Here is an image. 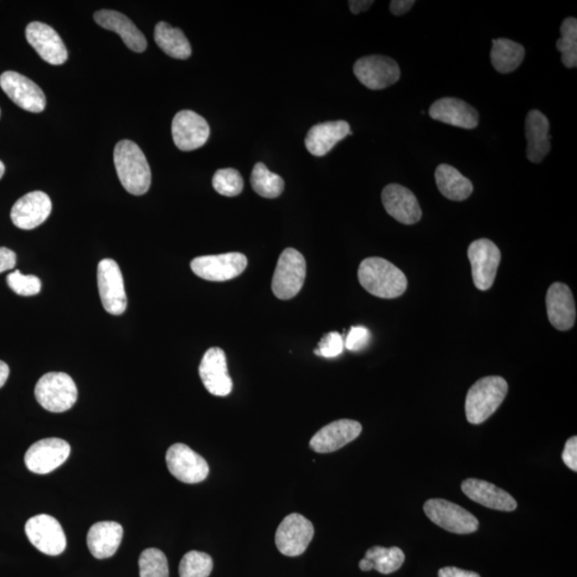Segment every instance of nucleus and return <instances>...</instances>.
<instances>
[{"label":"nucleus","mask_w":577,"mask_h":577,"mask_svg":"<svg viewBox=\"0 0 577 577\" xmlns=\"http://www.w3.org/2000/svg\"><path fill=\"white\" fill-rule=\"evenodd\" d=\"M95 21L101 27L119 35L126 46L133 52L146 51L147 40L141 31L129 18L118 11L100 10L95 14Z\"/></svg>","instance_id":"obj_26"},{"label":"nucleus","mask_w":577,"mask_h":577,"mask_svg":"<svg viewBox=\"0 0 577 577\" xmlns=\"http://www.w3.org/2000/svg\"><path fill=\"white\" fill-rule=\"evenodd\" d=\"M426 516L443 530L468 535L479 529V520L464 508L445 500H430L424 506Z\"/></svg>","instance_id":"obj_6"},{"label":"nucleus","mask_w":577,"mask_h":577,"mask_svg":"<svg viewBox=\"0 0 577 577\" xmlns=\"http://www.w3.org/2000/svg\"><path fill=\"white\" fill-rule=\"evenodd\" d=\"M561 39L556 42L558 51L562 53V61L568 69L577 66V20L568 17L562 24Z\"/></svg>","instance_id":"obj_34"},{"label":"nucleus","mask_w":577,"mask_h":577,"mask_svg":"<svg viewBox=\"0 0 577 577\" xmlns=\"http://www.w3.org/2000/svg\"><path fill=\"white\" fill-rule=\"evenodd\" d=\"M438 577H480L473 571H465L456 567H446L438 571Z\"/></svg>","instance_id":"obj_43"},{"label":"nucleus","mask_w":577,"mask_h":577,"mask_svg":"<svg viewBox=\"0 0 577 577\" xmlns=\"http://www.w3.org/2000/svg\"><path fill=\"white\" fill-rule=\"evenodd\" d=\"M347 135H352V132L350 124L346 121L319 123L309 129L305 139V146L314 157H325Z\"/></svg>","instance_id":"obj_27"},{"label":"nucleus","mask_w":577,"mask_h":577,"mask_svg":"<svg viewBox=\"0 0 577 577\" xmlns=\"http://www.w3.org/2000/svg\"><path fill=\"white\" fill-rule=\"evenodd\" d=\"M562 461L573 471H577V438L568 439L562 452Z\"/></svg>","instance_id":"obj_41"},{"label":"nucleus","mask_w":577,"mask_h":577,"mask_svg":"<svg viewBox=\"0 0 577 577\" xmlns=\"http://www.w3.org/2000/svg\"><path fill=\"white\" fill-rule=\"evenodd\" d=\"M167 468L178 480L195 485L207 479L209 465L197 452L185 444H173L166 454Z\"/></svg>","instance_id":"obj_13"},{"label":"nucleus","mask_w":577,"mask_h":577,"mask_svg":"<svg viewBox=\"0 0 577 577\" xmlns=\"http://www.w3.org/2000/svg\"><path fill=\"white\" fill-rule=\"evenodd\" d=\"M251 183L252 190L259 196L270 198V200L281 196L284 189L283 179L271 172L263 163L254 165Z\"/></svg>","instance_id":"obj_32"},{"label":"nucleus","mask_w":577,"mask_h":577,"mask_svg":"<svg viewBox=\"0 0 577 577\" xmlns=\"http://www.w3.org/2000/svg\"><path fill=\"white\" fill-rule=\"evenodd\" d=\"M371 335L367 328L363 326L352 327L347 334L345 345L347 350L358 352L365 349L368 345Z\"/></svg>","instance_id":"obj_40"},{"label":"nucleus","mask_w":577,"mask_h":577,"mask_svg":"<svg viewBox=\"0 0 577 577\" xmlns=\"http://www.w3.org/2000/svg\"><path fill=\"white\" fill-rule=\"evenodd\" d=\"M122 537V526L107 520L91 527L87 536V544L93 556L98 560H105L116 554L120 547Z\"/></svg>","instance_id":"obj_28"},{"label":"nucleus","mask_w":577,"mask_h":577,"mask_svg":"<svg viewBox=\"0 0 577 577\" xmlns=\"http://www.w3.org/2000/svg\"><path fill=\"white\" fill-rule=\"evenodd\" d=\"M200 376L211 395L226 397L232 393L233 383L229 376L225 352L221 347H211L203 355Z\"/></svg>","instance_id":"obj_17"},{"label":"nucleus","mask_w":577,"mask_h":577,"mask_svg":"<svg viewBox=\"0 0 577 577\" xmlns=\"http://www.w3.org/2000/svg\"><path fill=\"white\" fill-rule=\"evenodd\" d=\"M374 4L375 2H372V0H352V2H349L350 10L353 15H359L364 11H367Z\"/></svg>","instance_id":"obj_45"},{"label":"nucleus","mask_w":577,"mask_h":577,"mask_svg":"<svg viewBox=\"0 0 577 577\" xmlns=\"http://www.w3.org/2000/svg\"><path fill=\"white\" fill-rule=\"evenodd\" d=\"M355 77L371 90H382L398 82L401 71L393 58L382 55L366 56L353 67Z\"/></svg>","instance_id":"obj_9"},{"label":"nucleus","mask_w":577,"mask_h":577,"mask_svg":"<svg viewBox=\"0 0 577 577\" xmlns=\"http://www.w3.org/2000/svg\"><path fill=\"white\" fill-rule=\"evenodd\" d=\"M154 40L162 51L176 59H188L191 55V46L183 31L170 26L169 23L160 22L154 30Z\"/></svg>","instance_id":"obj_30"},{"label":"nucleus","mask_w":577,"mask_h":577,"mask_svg":"<svg viewBox=\"0 0 577 577\" xmlns=\"http://www.w3.org/2000/svg\"><path fill=\"white\" fill-rule=\"evenodd\" d=\"M550 122L541 111L532 109L526 117L527 158L531 163H541L551 151Z\"/></svg>","instance_id":"obj_25"},{"label":"nucleus","mask_w":577,"mask_h":577,"mask_svg":"<svg viewBox=\"0 0 577 577\" xmlns=\"http://www.w3.org/2000/svg\"><path fill=\"white\" fill-rule=\"evenodd\" d=\"M382 202L386 212L403 225H414L423 216L417 198L400 184H389L382 191Z\"/></svg>","instance_id":"obj_21"},{"label":"nucleus","mask_w":577,"mask_h":577,"mask_svg":"<svg viewBox=\"0 0 577 577\" xmlns=\"http://www.w3.org/2000/svg\"><path fill=\"white\" fill-rule=\"evenodd\" d=\"M213 560L202 551H191L180 562V577H209L212 573Z\"/></svg>","instance_id":"obj_35"},{"label":"nucleus","mask_w":577,"mask_h":577,"mask_svg":"<svg viewBox=\"0 0 577 577\" xmlns=\"http://www.w3.org/2000/svg\"><path fill=\"white\" fill-rule=\"evenodd\" d=\"M35 395L39 405L48 412L69 411L77 400V387L73 378L64 372H49L36 385Z\"/></svg>","instance_id":"obj_4"},{"label":"nucleus","mask_w":577,"mask_h":577,"mask_svg":"<svg viewBox=\"0 0 577 577\" xmlns=\"http://www.w3.org/2000/svg\"><path fill=\"white\" fill-rule=\"evenodd\" d=\"M25 532L31 544L41 553L57 556L67 548V538L57 520L47 514H39L27 520Z\"/></svg>","instance_id":"obj_12"},{"label":"nucleus","mask_w":577,"mask_h":577,"mask_svg":"<svg viewBox=\"0 0 577 577\" xmlns=\"http://www.w3.org/2000/svg\"><path fill=\"white\" fill-rule=\"evenodd\" d=\"M71 454L69 443L60 438H45L30 446L25 464L35 474L46 475L61 467Z\"/></svg>","instance_id":"obj_15"},{"label":"nucleus","mask_w":577,"mask_h":577,"mask_svg":"<svg viewBox=\"0 0 577 577\" xmlns=\"http://www.w3.org/2000/svg\"><path fill=\"white\" fill-rule=\"evenodd\" d=\"M52 212V201L46 192H28L18 200L11 210L12 222L23 231L42 225Z\"/></svg>","instance_id":"obj_18"},{"label":"nucleus","mask_w":577,"mask_h":577,"mask_svg":"<svg viewBox=\"0 0 577 577\" xmlns=\"http://www.w3.org/2000/svg\"><path fill=\"white\" fill-rule=\"evenodd\" d=\"M172 139L181 151H192L206 145L210 127L203 117L192 110H181L173 118Z\"/></svg>","instance_id":"obj_16"},{"label":"nucleus","mask_w":577,"mask_h":577,"mask_svg":"<svg viewBox=\"0 0 577 577\" xmlns=\"http://www.w3.org/2000/svg\"><path fill=\"white\" fill-rule=\"evenodd\" d=\"M345 341L337 332L327 334L322 338L314 353L326 358L337 357L344 352Z\"/></svg>","instance_id":"obj_39"},{"label":"nucleus","mask_w":577,"mask_h":577,"mask_svg":"<svg viewBox=\"0 0 577 577\" xmlns=\"http://www.w3.org/2000/svg\"><path fill=\"white\" fill-rule=\"evenodd\" d=\"M525 49L519 43L509 39H494L491 61L494 69L502 74L516 71L522 65Z\"/></svg>","instance_id":"obj_31"},{"label":"nucleus","mask_w":577,"mask_h":577,"mask_svg":"<svg viewBox=\"0 0 577 577\" xmlns=\"http://www.w3.org/2000/svg\"><path fill=\"white\" fill-rule=\"evenodd\" d=\"M5 165H4V163L2 162V160H0V179H2V178H3L4 173H5Z\"/></svg>","instance_id":"obj_48"},{"label":"nucleus","mask_w":577,"mask_h":577,"mask_svg":"<svg viewBox=\"0 0 577 577\" xmlns=\"http://www.w3.org/2000/svg\"><path fill=\"white\" fill-rule=\"evenodd\" d=\"M429 115L434 120L462 129H475L479 114L469 104L456 98H443L431 105Z\"/></svg>","instance_id":"obj_24"},{"label":"nucleus","mask_w":577,"mask_h":577,"mask_svg":"<svg viewBox=\"0 0 577 577\" xmlns=\"http://www.w3.org/2000/svg\"><path fill=\"white\" fill-rule=\"evenodd\" d=\"M545 301L551 325L561 332L571 330L575 325L576 307L568 285L562 283L551 284Z\"/></svg>","instance_id":"obj_22"},{"label":"nucleus","mask_w":577,"mask_h":577,"mask_svg":"<svg viewBox=\"0 0 577 577\" xmlns=\"http://www.w3.org/2000/svg\"><path fill=\"white\" fill-rule=\"evenodd\" d=\"M140 577H170L169 562L162 551L147 549L139 557Z\"/></svg>","instance_id":"obj_36"},{"label":"nucleus","mask_w":577,"mask_h":577,"mask_svg":"<svg viewBox=\"0 0 577 577\" xmlns=\"http://www.w3.org/2000/svg\"><path fill=\"white\" fill-rule=\"evenodd\" d=\"M98 287L102 305L110 314L120 315L128 300L119 265L113 259H103L98 265Z\"/></svg>","instance_id":"obj_7"},{"label":"nucleus","mask_w":577,"mask_h":577,"mask_svg":"<svg viewBox=\"0 0 577 577\" xmlns=\"http://www.w3.org/2000/svg\"><path fill=\"white\" fill-rule=\"evenodd\" d=\"M0 87L10 100L30 113H42L46 107V98L40 87L22 74L7 71L0 76Z\"/></svg>","instance_id":"obj_14"},{"label":"nucleus","mask_w":577,"mask_h":577,"mask_svg":"<svg viewBox=\"0 0 577 577\" xmlns=\"http://www.w3.org/2000/svg\"><path fill=\"white\" fill-rule=\"evenodd\" d=\"M247 258L241 252H227L202 256L192 260L191 271L209 282H227L238 277L247 268Z\"/></svg>","instance_id":"obj_8"},{"label":"nucleus","mask_w":577,"mask_h":577,"mask_svg":"<svg viewBox=\"0 0 577 577\" xmlns=\"http://www.w3.org/2000/svg\"><path fill=\"white\" fill-rule=\"evenodd\" d=\"M314 536V525L309 520L299 513L289 514L278 526L276 547L284 556H300L305 553Z\"/></svg>","instance_id":"obj_10"},{"label":"nucleus","mask_w":577,"mask_h":577,"mask_svg":"<svg viewBox=\"0 0 577 577\" xmlns=\"http://www.w3.org/2000/svg\"><path fill=\"white\" fill-rule=\"evenodd\" d=\"M414 5V0H393L389 8L394 15L400 16L411 10Z\"/></svg>","instance_id":"obj_44"},{"label":"nucleus","mask_w":577,"mask_h":577,"mask_svg":"<svg viewBox=\"0 0 577 577\" xmlns=\"http://www.w3.org/2000/svg\"><path fill=\"white\" fill-rule=\"evenodd\" d=\"M26 39L47 64L60 66L67 61V51L65 43L49 25L41 22L30 23L26 28Z\"/></svg>","instance_id":"obj_19"},{"label":"nucleus","mask_w":577,"mask_h":577,"mask_svg":"<svg viewBox=\"0 0 577 577\" xmlns=\"http://www.w3.org/2000/svg\"><path fill=\"white\" fill-rule=\"evenodd\" d=\"M359 569L365 571V572H367V571L374 570V563H372L371 561L366 560V558H364V560L359 562Z\"/></svg>","instance_id":"obj_47"},{"label":"nucleus","mask_w":577,"mask_h":577,"mask_svg":"<svg viewBox=\"0 0 577 577\" xmlns=\"http://www.w3.org/2000/svg\"><path fill=\"white\" fill-rule=\"evenodd\" d=\"M362 287L380 299H397L406 293L407 278L400 269L383 258L365 259L358 268Z\"/></svg>","instance_id":"obj_1"},{"label":"nucleus","mask_w":577,"mask_h":577,"mask_svg":"<svg viewBox=\"0 0 577 577\" xmlns=\"http://www.w3.org/2000/svg\"><path fill=\"white\" fill-rule=\"evenodd\" d=\"M10 374L8 365L0 361V388L7 382Z\"/></svg>","instance_id":"obj_46"},{"label":"nucleus","mask_w":577,"mask_h":577,"mask_svg":"<svg viewBox=\"0 0 577 577\" xmlns=\"http://www.w3.org/2000/svg\"><path fill=\"white\" fill-rule=\"evenodd\" d=\"M212 183L214 190L226 197L238 196L244 188L243 178L238 170L233 169L217 170Z\"/></svg>","instance_id":"obj_37"},{"label":"nucleus","mask_w":577,"mask_h":577,"mask_svg":"<svg viewBox=\"0 0 577 577\" xmlns=\"http://www.w3.org/2000/svg\"><path fill=\"white\" fill-rule=\"evenodd\" d=\"M7 283L12 291L18 295L33 296L40 294L41 281L35 275H24L20 271L10 273Z\"/></svg>","instance_id":"obj_38"},{"label":"nucleus","mask_w":577,"mask_h":577,"mask_svg":"<svg viewBox=\"0 0 577 577\" xmlns=\"http://www.w3.org/2000/svg\"><path fill=\"white\" fill-rule=\"evenodd\" d=\"M16 265V254L9 248L0 247V273L9 271Z\"/></svg>","instance_id":"obj_42"},{"label":"nucleus","mask_w":577,"mask_h":577,"mask_svg":"<svg viewBox=\"0 0 577 577\" xmlns=\"http://www.w3.org/2000/svg\"><path fill=\"white\" fill-rule=\"evenodd\" d=\"M306 260L294 248H287L278 259L272 290L279 300H291L300 294L306 279Z\"/></svg>","instance_id":"obj_5"},{"label":"nucleus","mask_w":577,"mask_h":577,"mask_svg":"<svg viewBox=\"0 0 577 577\" xmlns=\"http://www.w3.org/2000/svg\"><path fill=\"white\" fill-rule=\"evenodd\" d=\"M358 421L340 419L322 428L310 439V447L318 454H330L353 442L362 433Z\"/></svg>","instance_id":"obj_20"},{"label":"nucleus","mask_w":577,"mask_h":577,"mask_svg":"<svg viewBox=\"0 0 577 577\" xmlns=\"http://www.w3.org/2000/svg\"><path fill=\"white\" fill-rule=\"evenodd\" d=\"M508 393L504 377L492 376L478 380L469 390L465 400V413L471 425H480L491 417Z\"/></svg>","instance_id":"obj_3"},{"label":"nucleus","mask_w":577,"mask_h":577,"mask_svg":"<svg viewBox=\"0 0 577 577\" xmlns=\"http://www.w3.org/2000/svg\"><path fill=\"white\" fill-rule=\"evenodd\" d=\"M468 256L476 288L480 291L491 289L500 263V248L488 239L476 240L469 245Z\"/></svg>","instance_id":"obj_11"},{"label":"nucleus","mask_w":577,"mask_h":577,"mask_svg":"<svg viewBox=\"0 0 577 577\" xmlns=\"http://www.w3.org/2000/svg\"><path fill=\"white\" fill-rule=\"evenodd\" d=\"M438 188L447 200L452 201H467L474 191L473 183L460 171L450 165H439L436 170Z\"/></svg>","instance_id":"obj_29"},{"label":"nucleus","mask_w":577,"mask_h":577,"mask_svg":"<svg viewBox=\"0 0 577 577\" xmlns=\"http://www.w3.org/2000/svg\"><path fill=\"white\" fill-rule=\"evenodd\" d=\"M366 560L374 563V570L382 574H390L398 571L406 561V555L399 548L374 547L366 551Z\"/></svg>","instance_id":"obj_33"},{"label":"nucleus","mask_w":577,"mask_h":577,"mask_svg":"<svg viewBox=\"0 0 577 577\" xmlns=\"http://www.w3.org/2000/svg\"><path fill=\"white\" fill-rule=\"evenodd\" d=\"M461 489L469 499L494 510L510 512L518 507L510 494L485 480L469 478L462 482Z\"/></svg>","instance_id":"obj_23"},{"label":"nucleus","mask_w":577,"mask_h":577,"mask_svg":"<svg viewBox=\"0 0 577 577\" xmlns=\"http://www.w3.org/2000/svg\"><path fill=\"white\" fill-rule=\"evenodd\" d=\"M114 162L123 188L135 196L146 194L151 185V170L139 145L131 140L118 142Z\"/></svg>","instance_id":"obj_2"}]
</instances>
